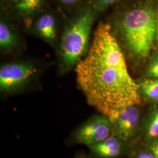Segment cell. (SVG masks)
Returning <instances> with one entry per match:
<instances>
[{
  "label": "cell",
  "mask_w": 158,
  "mask_h": 158,
  "mask_svg": "<svg viewBox=\"0 0 158 158\" xmlns=\"http://www.w3.org/2000/svg\"><path fill=\"white\" fill-rule=\"evenodd\" d=\"M77 82L88 104L106 117L142 102L111 25L100 23L89 51L75 67Z\"/></svg>",
  "instance_id": "obj_1"
},
{
  "label": "cell",
  "mask_w": 158,
  "mask_h": 158,
  "mask_svg": "<svg viewBox=\"0 0 158 158\" xmlns=\"http://www.w3.org/2000/svg\"><path fill=\"white\" fill-rule=\"evenodd\" d=\"M157 13L149 6H138L123 12L115 23L117 33L131 57L143 60L155 40Z\"/></svg>",
  "instance_id": "obj_2"
},
{
  "label": "cell",
  "mask_w": 158,
  "mask_h": 158,
  "mask_svg": "<svg viewBox=\"0 0 158 158\" xmlns=\"http://www.w3.org/2000/svg\"><path fill=\"white\" fill-rule=\"evenodd\" d=\"M96 12L92 6H84L74 15L65 27L59 48L61 73H66L76 67L89 51Z\"/></svg>",
  "instance_id": "obj_3"
},
{
  "label": "cell",
  "mask_w": 158,
  "mask_h": 158,
  "mask_svg": "<svg viewBox=\"0 0 158 158\" xmlns=\"http://www.w3.org/2000/svg\"><path fill=\"white\" fill-rule=\"evenodd\" d=\"M37 68L31 62L6 63L0 68V91L11 94L23 90L32 82Z\"/></svg>",
  "instance_id": "obj_4"
},
{
  "label": "cell",
  "mask_w": 158,
  "mask_h": 158,
  "mask_svg": "<svg viewBox=\"0 0 158 158\" xmlns=\"http://www.w3.org/2000/svg\"><path fill=\"white\" fill-rule=\"evenodd\" d=\"M113 135V127L110 119L102 114L94 115L74 130L70 136L69 143L89 147Z\"/></svg>",
  "instance_id": "obj_5"
},
{
  "label": "cell",
  "mask_w": 158,
  "mask_h": 158,
  "mask_svg": "<svg viewBox=\"0 0 158 158\" xmlns=\"http://www.w3.org/2000/svg\"><path fill=\"white\" fill-rule=\"evenodd\" d=\"M113 127V135L131 142L139 130L140 111L137 106H130L114 111L107 117Z\"/></svg>",
  "instance_id": "obj_6"
},
{
  "label": "cell",
  "mask_w": 158,
  "mask_h": 158,
  "mask_svg": "<svg viewBox=\"0 0 158 158\" xmlns=\"http://www.w3.org/2000/svg\"><path fill=\"white\" fill-rule=\"evenodd\" d=\"M130 143L113 135L88 147V155L90 158H118L127 153Z\"/></svg>",
  "instance_id": "obj_7"
},
{
  "label": "cell",
  "mask_w": 158,
  "mask_h": 158,
  "mask_svg": "<svg viewBox=\"0 0 158 158\" xmlns=\"http://www.w3.org/2000/svg\"><path fill=\"white\" fill-rule=\"evenodd\" d=\"M34 33L51 45H55L57 36L56 20L50 13H45L37 18L33 25Z\"/></svg>",
  "instance_id": "obj_8"
},
{
  "label": "cell",
  "mask_w": 158,
  "mask_h": 158,
  "mask_svg": "<svg viewBox=\"0 0 158 158\" xmlns=\"http://www.w3.org/2000/svg\"><path fill=\"white\" fill-rule=\"evenodd\" d=\"M19 40L16 31L11 24L1 17L0 22V49L2 53H8L15 49Z\"/></svg>",
  "instance_id": "obj_9"
},
{
  "label": "cell",
  "mask_w": 158,
  "mask_h": 158,
  "mask_svg": "<svg viewBox=\"0 0 158 158\" xmlns=\"http://www.w3.org/2000/svg\"><path fill=\"white\" fill-rule=\"evenodd\" d=\"M45 0H14L17 14L24 19H30L42 8Z\"/></svg>",
  "instance_id": "obj_10"
},
{
  "label": "cell",
  "mask_w": 158,
  "mask_h": 158,
  "mask_svg": "<svg viewBox=\"0 0 158 158\" xmlns=\"http://www.w3.org/2000/svg\"><path fill=\"white\" fill-rule=\"evenodd\" d=\"M144 136L145 141L151 144L158 142V107L153 110L147 119Z\"/></svg>",
  "instance_id": "obj_11"
},
{
  "label": "cell",
  "mask_w": 158,
  "mask_h": 158,
  "mask_svg": "<svg viewBox=\"0 0 158 158\" xmlns=\"http://www.w3.org/2000/svg\"><path fill=\"white\" fill-rule=\"evenodd\" d=\"M139 87L141 96L149 101L158 102V78L142 81L139 84Z\"/></svg>",
  "instance_id": "obj_12"
},
{
  "label": "cell",
  "mask_w": 158,
  "mask_h": 158,
  "mask_svg": "<svg viewBox=\"0 0 158 158\" xmlns=\"http://www.w3.org/2000/svg\"><path fill=\"white\" fill-rule=\"evenodd\" d=\"M148 74L153 79L158 78V53L151 58L148 68Z\"/></svg>",
  "instance_id": "obj_13"
},
{
  "label": "cell",
  "mask_w": 158,
  "mask_h": 158,
  "mask_svg": "<svg viewBox=\"0 0 158 158\" xmlns=\"http://www.w3.org/2000/svg\"><path fill=\"white\" fill-rule=\"evenodd\" d=\"M121 0H95L91 4L96 11H102L109 6L117 3Z\"/></svg>",
  "instance_id": "obj_14"
},
{
  "label": "cell",
  "mask_w": 158,
  "mask_h": 158,
  "mask_svg": "<svg viewBox=\"0 0 158 158\" xmlns=\"http://www.w3.org/2000/svg\"><path fill=\"white\" fill-rule=\"evenodd\" d=\"M60 2L64 6H74L78 4L82 0H59Z\"/></svg>",
  "instance_id": "obj_15"
},
{
  "label": "cell",
  "mask_w": 158,
  "mask_h": 158,
  "mask_svg": "<svg viewBox=\"0 0 158 158\" xmlns=\"http://www.w3.org/2000/svg\"><path fill=\"white\" fill-rule=\"evenodd\" d=\"M150 149L156 158H158V143H155L151 144L150 146Z\"/></svg>",
  "instance_id": "obj_16"
},
{
  "label": "cell",
  "mask_w": 158,
  "mask_h": 158,
  "mask_svg": "<svg viewBox=\"0 0 158 158\" xmlns=\"http://www.w3.org/2000/svg\"><path fill=\"white\" fill-rule=\"evenodd\" d=\"M74 158H90L88 154H85V153H80L76 155Z\"/></svg>",
  "instance_id": "obj_17"
},
{
  "label": "cell",
  "mask_w": 158,
  "mask_h": 158,
  "mask_svg": "<svg viewBox=\"0 0 158 158\" xmlns=\"http://www.w3.org/2000/svg\"><path fill=\"white\" fill-rule=\"evenodd\" d=\"M155 41L158 43V14L156 17V34H155Z\"/></svg>",
  "instance_id": "obj_18"
},
{
  "label": "cell",
  "mask_w": 158,
  "mask_h": 158,
  "mask_svg": "<svg viewBox=\"0 0 158 158\" xmlns=\"http://www.w3.org/2000/svg\"><path fill=\"white\" fill-rule=\"evenodd\" d=\"M147 156H148V153L141 152L139 153V154L136 156V158H147Z\"/></svg>",
  "instance_id": "obj_19"
},
{
  "label": "cell",
  "mask_w": 158,
  "mask_h": 158,
  "mask_svg": "<svg viewBox=\"0 0 158 158\" xmlns=\"http://www.w3.org/2000/svg\"><path fill=\"white\" fill-rule=\"evenodd\" d=\"M9 1L10 0H1V4L2 5H4V4H6V3H8Z\"/></svg>",
  "instance_id": "obj_20"
},
{
  "label": "cell",
  "mask_w": 158,
  "mask_h": 158,
  "mask_svg": "<svg viewBox=\"0 0 158 158\" xmlns=\"http://www.w3.org/2000/svg\"><path fill=\"white\" fill-rule=\"evenodd\" d=\"M156 143H158V142H156Z\"/></svg>",
  "instance_id": "obj_21"
}]
</instances>
